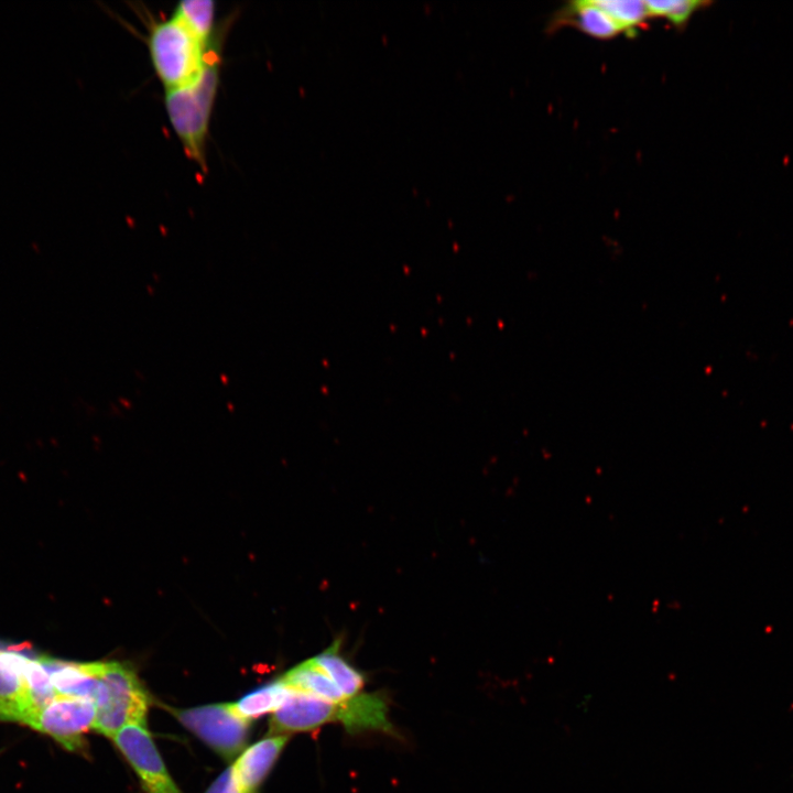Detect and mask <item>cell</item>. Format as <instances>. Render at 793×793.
Returning a JSON list of instances; mask_svg holds the SVG:
<instances>
[{
    "label": "cell",
    "instance_id": "1",
    "mask_svg": "<svg viewBox=\"0 0 793 793\" xmlns=\"http://www.w3.org/2000/svg\"><path fill=\"white\" fill-rule=\"evenodd\" d=\"M213 46L202 72L188 84L164 93V108L169 122L185 154L203 171L207 170L206 143L221 72V48L226 29Z\"/></svg>",
    "mask_w": 793,
    "mask_h": 793
},
{
    "label": "cell",
    "instance_id": "2",
    "mask_svg": "<svg viewBox=\"0 0 793 793\" xmlns=\"http://www.w3.org/2000/svg\"><path fill=\"white\" fill-rule=\"evenodd\" d=\"M220 30L219 24L214 41L205 44L172 14L151 25L149 56L164 91L188 84L202 72Z\"/></svg>",
    "mask_w": 793,
    "mask_h": 793
},
{
    "label": "cell",
    "instance_id": "3",
    "mask_svg": "<svg viewBox=\"0 0 793 793\" xmlns=\"http://www.w3.org/2000/svg\"><path fill=\"white\" fill-rule=\"evenodd\" d=\"M150 697L134 671L119 662H102L95 702L94 730L109 738L124 726H146Z\"/></svg>",
    "mask_w": 793,
    "mask_h": 793
},
{
    "label": "cell",
    "instance_id": "4",
    "mask_svg": "<svg viewBox=\"0 0 793 793\" xmlns=\"http://www.w3.org/2000/svg\"><path fill=\"white\" fill-rule=\"evenodd\" d=\"M96 716L97 707L93 700L56 696L29 711L20 724L52 737L69 751L83 752L87 748L85 734L94 729Z\"/></svg>",
    "mask_w": 793,
    "mask_h": 793
},
{
    "label": "cell",
    "instance_id": "5",
    "mask_svg": "<svg viewBox=\"0 0 793 793\" xmlns=\"http://www.w3.org/2000/svg\"><path fill=\"white\" fill-rule=\"evenodd\" d=\"M171 711L224 759L236 757L247 743L250 720L241 717L232 704H213Z\"/></svg>",
    "mask_w": 793,
    "mask_h": 793
},
{
    "label": "cell",
    "instance_id": "6",
    "mask_svg": "<svg viewBox=\"0 0 793 793\" xmlns=\"http://www.w3.org/2000/svg\"><path fill=\"white\" fill-rule=\"evenodd\" d=\"M112 739L145 793H182L167 772L146 726L127 725Z\"/></svg>",
    "mask_w": 793,
    "mask_h": 793
},
{
    "label": "cell",
    "instance_id": "7",
    "mask_svg": "<svg viewBox=\"0 0 793 793\" xmlns=\"http://www.w3.org/2000/svg\"><path fill=\"white\" fill-rule=\"evenodd\" d=\"M338 704L292 689L272 713L270 735L313 731L325 724L337 723Z\"/></svg>",
    "mask_w": 793,
    "mask_h": 793
},
{
    "label": "cell",
    "instance_id": "8",
    "mask_svg": "<svg viewBox=\"0 0 793 793\" xmlns=\"http://www.w3.org/2000/svg\"><path fill=\"white\" fill-rule=\"evenodd\" d=\"M57 696L96 702L102 662H68L41 654Z\"/></svg>",
    "mask_w": 793,
    "mask_h": 793
},
{
    "label": "cell",
    "instance_id": "9",
    "mask_svg": "<svg viewBox=\"0 0 793 793\" xmlns=\"http://www.w3.org/2000/svg\"><path fill=\"white\" fill-rule=\"evenodd\" d=\"M388 713L384 696L379 693H361L338 703L337 723L350 734L382 731L397 736Z\"/></svg>",
    "mask_w": 793,
    "mask_h": 793
},
{
    "label": "cell",
    "instance_id": "10",
    "mask_svg": "<svg viewBox=\"0 0 793 793\" xmlns=\"http://www.w3.org/2000/svg\"><path fill=\"white\" fill-rule=\"evenodd\" d=\"M289 735H271L248 747L233 767L242 793H258L289 741Z\"/></svg>",
    "mask_w": 793,
    "mask_h": 793
},
{
    "label": "cell",
    "instance_id": "11",
    "mask_svg": "<svg viewBox=\"0 0 793 793\" xmlns=\"http://www.w3.org/2000/svg\"><path fill=\"white\" fill-rule=\"evenodd\" d=\"M558 24H571L582 32L596 39L607 40L620 33L615 21L597 6L595 0H579L571 2L561 11Z\"/></svg>",
    "mask_w": 793,
    "mask_h": 793
},
{
    "label": "cell",
    "instance_id": "12",
    "mask_svg": "<svg viewBox=\"0 0 793 793\" xmlns=\"http://www.w3.org/2000/svg\"><path fill=\"white\" fill-rule=\"evenodd\" d=\"M281 680L291 688L330 703H341L347 697L337 685L307 660L287 671Z\"/></svg>",
    "mask_w": 793,
    "mask_h": 793
},
{
    "label": "cell",
    "instance_id": "13",
    "mask_svg": "<svg viewBox=\"0 0 793 793\" xmlns=\"http://www.w3.org/2000/svg\"><path fill=\"white\" fill-rule=\"evenodd\" d=\"M311 661L327 674L347 698L360 694L366 682L363 674L339 654L338 642H334Z\"/></svg>",
    "mask_w": 793,
    "mask_h": 793
},
{
    "label": "cell",
    "instance_id": "14",
    "mask_svg": "<svg viewBox=\"0 0 793 793\" xmlns=\"http://www.w3.org/2000/svg\"><path fill=\"white\" fill-rule=\"evenodd\" d=\"M172 15L205 44H210L218 33L219 24L216 23V6L213 0L181 1Z\"/></svg>",
    "mask_w": 793,
    "mask_h": 793
},
{
    "label": "cell",
    "instance_id": "15",
    "mask_svg": "<svg viewBox=\"0 0 793 793\" xmlns=\"http://www.w3.org/2000/svg\"><path fill=\"white\" fill-rule=\"evenodd\" d=\"M291 688L280 678L273 683L241 697L232 704L236 711L247 720L273 713L291 693Z\"/></svg>",
    "mask_w": 793,
    "mask_h": 793
},
{
    "label": "cell",
    "instance_id": "16",
    "mask_svg": "<svg viewBox=\"0 0 793 793\" xmlns=\"http://www.w3.org/2000/svg\"><path fill=\"white\" fill-rule=\"evenodd\" d=\"M620 28L621 32H633L650 18L645 1L640 0H595Z\"/></svg>",
    "mask_w": 793,
    "mask_h": 793
},
{
    "label": "cell",
    "instance_id": "17",
    "mask_svg": "<svg viewBox=\"0 0 793 793\" xmlns=\"http://www.w3.org/2000/svg\"><path fill=\"white\" fill-rule=\"evenodd\" d=\"M710 4L700 0L645 1L650 18H664L677 28L685 26L696 11Z\"/></svg>",
    "mask_w": 793,
    "mask_h": 793
},
{
    "label": "cell",
    "instance_id": "18",
    "mask_svg": "<svg viewBox=\"0 0 793 793\" xmlns=\"http://www.w3.org/2000/svg\"><path fill=\"white\" fill-rule=\"evenodd\" d=\"M205 793H242L233 767L219 774Z\"/></svg>",
    "mask_w": 793,
    "mask_h": 793
},
{
    "label": "cell",
    "instance_id": "19",
    "mask_svg": "<svg viewBox=\"0 0 793 793\" xmlns=\"http://www.w3.org/2000/svg\"><path fill=\"white\" fill-rule=\"evenodd\" d=\"M2 647H3V645L0 643V648H2Z\"/></svg>",
    "mask_w": 793,
    "mask_h": 793
}]
</instances>
